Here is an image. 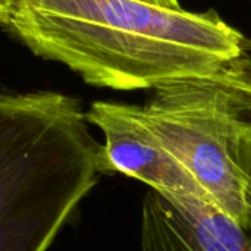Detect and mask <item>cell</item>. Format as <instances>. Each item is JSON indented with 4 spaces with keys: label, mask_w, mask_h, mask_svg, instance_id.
<instances>
[{
    "label": "cell",
    "mask_w": 251,
    "mask_h": 251,
    "mask_svg": "<svg viewBox=\"0 0 251 251\" xmlns=\"http://www.w3.org/2000/svg\"><path fill=\"white\" fill-rule=\"evenodd\" d=\"M37 56L119 91L219 84L251 97V38L218 10L141 0H13L7 26Z\"/></svg>",
    "instance_id": "6da1fadb"
},
{
    "label": "cell",
    "mask_w": 251,
    "mask_h": 251,
    "mask_svg": "<svg viewBox=\"0 0 251 251\" xmlns=\"http://www.w3.org/2000/svg\"><path fill=\"white\" fill-rule=\"evenodd\" d=\"M101 144L75 97L0 96V251H47L97 184Z\"/></svg>",
    "instance_id": "7a4b0ae2"
},
{
    "label": "cell",
    "mask_w": 251,
    "mask_h": 251,
    "mask_svg": "<svg viewBox=\"0 0 251 251\" xmlns=\"http://www.w3.org/2000/svg\"><path fill=\"white\" fill-rule=\"evenodd\" d=\"M143 116L165 150L207 200L243 229L251 156V97L190 82L154 90Z\"/></svg>",
    "instance_id": "3957f363"
},
{
    "label": "cell",
    "mask_w": 251,
    "mask_h": 251,
    "mask_svg": "<svg viewBox=\"0 0 251 251\" xmlns=\"http://www.w3.org/2000/svg\"><path fill=\"white\" fill-rule=\"evenodd\" d=\"M85 119L104 137L99 156L100 174L125 175L168 199L210 203L199 184L159 143L143 116V106L97 100L85 112Z\"/></svg>",
    "instance_id": "277c9868"
},
{
    "label": "cell",
    "mask_w": 251,
    "mask_h": 251,
    "mask_svg": "<svg viewBox=\"0 0 251 251\" xmlns=\"http://www.w3.org/2000/svg\"><path fill=\"white\" fill-rule=\"evenodd\" d=\"M141 251H251L246 231L200 199L149 191L141 210Z\"/></svg>",
    "instance_id": "5b68a950"
},
{
    "label": "cell",
    "mask_w": 251,
    "mask_h": 251,
    "mask_svg": "<svg viewBox=\"0 0 251 251\" xmlns=\"http://www.w3.org/2000/svg\"><path fill=\"white\" fill-rule=\"evenodd\" d=\"M246 203H247V222H246L244 231L247 234L251 249V156L250 162H249V187H247V194H246Z\"/></svg>",
    "instance_id": "8992f818"
},
{
    "label": "cell",
    "mask_w": 251,
    "mask_h": 251,
    "mask_svg": "<svg viewBox=\"0 0 251 251\" xmlns=\"http://www.w3.org/2000/svg\"><path fill=\"white\" fill-rule=\"evenodd\" d=\"M13 0H0V26H7Z\"/></svg>",
    "instance_id": "52a82bcc"
},
{
    "label": "cell",
    "mask_w": 251,
    "mask_h": 251,
    "mask_svg": "<svg viewBox=\"0 0 251 251\" xmlns=\"http://www.w3.org/2000/svg\"><path fill=\"white\" fill-rule=\"evenodd\" d=\"M150 4H156V6H162V7H169V9H179L181 1L179 0H141Z\"/></svg>",
    "instance_id": "ba28073f"
}]
</instances>
